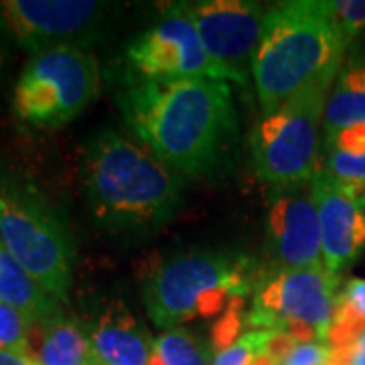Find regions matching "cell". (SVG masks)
<instances>
[{"instance_id": "6da1fadb", "label": "cell", "mask_w": 365, "mask_h": 365, "mask_svg": "<svg viewBox=\"0 0 365 365\" xmlns=\"http://www.w3.org/2000/svg\"><path fill=\"white\" fill-rule=\"evenodd\" d=\"M118 104L136 138L177 175L217 173L237 138L232 88L222 79L128 78Z\"/></svg>"}, {"instance_id": "7a4b0ae2", "label": "cell", "mask_w": 365, "mask_h": 365, "mask_svg": "<svg viewBox=\"0 0 365 365\" xmlns=\"http://www.w3.org/2000/svg\"><path fill=\"white\" fill-rule=\"evenodd\" d=\"M93 220L110 232L144 234L169 223L182 203L181 177L138 138L98 132L83 158Z\"/></svg>"}, {"instance_id": "3957f363", "label": "cell", "mask_w": 365, "mask_h": 365, "mask_svg": "<svg viewBox=\"0 0 365 365\" xmlns=\"http://www.w3.org/2000/svg\"><path fill=\"white\" fill-rule=\"evenodd\" d=\"M345 49L325 0H290L268 9L252 59L264 116L304 91L331 90Z\"/></svg>"}, {"instance_id": "277c9868", "label": "cell", "mask_w": 365, "mask_h": 365, "mask_svg": "<svg viewBox=\"0 0 365 365\" xmlns=\"http://www.w3.org/2000/svg\"><path fill=\"white\" fill-rule=\"evenodd\" d=\"M254 264L220 250L177 254L153 268L143 284L150 321L163 329H179L193 319L227 311L256 288Z\"/></svg>"}, {"instance_id": "5b68a950", "label": "cell", "mask_w": 365, "mask_h": 365, "mask_svg": "<svg viewBox=\"0 0 365 365\" xmlns=\"http://www.w3.org/2000/svg\"><path fill=\"white\" fill-rule=\"evenodd\" d=\"M0 244L45 292L63 302L73 274V240L43 197L0 179Z\"/></svg>"}, {"instance_id": "8992f818", "label": "cell", "mask_w": 365, "mask_h": 365, "mask_svg": "<svg viewBox=\"0 0 365 365\" xmlns=\"http://www.w3.org/2000/svg\"><path fill=\"white\" fill-rule=\"evenodd\" d=\"M339 282L325 266L268 274L256 284L246 325L300 343H329Z\"/></svg>"}, {"instance_id": "52a82bcc", "label": "cell", "mask_w": 365, "mask_h": 365, "mask_svg": "<svg viewBox=\"0 0 365 365\" xmlns=\"http://www.w3.org/2000/svg\"><path fill=\"white\" fill-rule=\"evenodd\" d=\"M98 88L100 67L90 51L57 47L37 53L16 81L14 114L37 128L63 126L93 102Z\"/></svg>"}, {"instance_id": "ba28073f", "label": "cell", "mask_w": 365, "mask_h": 365, "mask_svg": "<svg viewBox=\"0 0 365 365\" xmlns=\"http://www.w3.org/2000/svg\"><path fill=\"white\" fill-rule=\"evenodd\" d=\"M329 100L327 90L297 96L252 130L250 146L262 179L278 189L313 181L319 165V130Z\"/></svg>"}, {"instance_id": "9c48e42d", "label": "cell", "mask_w": 365, "mask_h": 365, "mask_svg": "<svg viewBox=\"0 0 365 365\" xmlns=\"http://www.w3.org/2000/svg\"><path fill=\"white\" fill-rule=\"evenodd\" d=\"M126 61L130 78H209L244 83L237 73L209 55L191 19L189 2L169 6L155 25L132 41L126 49Z\"/></svg>"}, {"instance_id": "30bf717a", "label": "cell", "mask_w": 365, "mask_h": 365, "mask_svg": "<svg viewBox=\"0 0 365 365\" xmlns=\"http://www.w3.org/2000/svg\"><path fill=\"white\" fill-rule=\"evenodd\" d=\"M112 9L88 0H4L0 16L33 55L57 47L86 49L108 23Z\"/></svg>"}, {"instance_id": "8fae6325", "label": "cell", "mask_w": 365, "mask_h": 365, "mask_svg": "<svg viewBox=\"0 0 365 365\" xmlns=\"http://www.w3.org/2000/svg\"><path fill=\"white\" fill-rule=\"evenodd\" d=\"M189 13L209 55L246 81L244 66L258 49L266 11L258 2L205 0L189 2Z\"/></svg>"}, {"instance_id": "7c38bea8", "label": "cell", "mask_w": 365, "mask_h": 365, "mask_svg": "<svg viewBox=\"0 0 365 365\" xmlns=\"http://www.w3.org/2000/svg\"><path fill=\"white\" fill-rule=\"evenodd\" d=\"M311 187L321 225L323 266L341 278L365 250V195L323 169L314 175Z\"/></svg>"}, {"instance_id": "4fadbf2b", "label": "cell", "mask_w": 365, "mask_h": 365, "mask_svg": "<svg viewBox=\"0 0 365 365\" xmlns=\"http://www.w3.org/2000/svg\"><path fill=\"white\" fill-rule=\"evenodd\" d=\"M268 252L278 270L323 266L321 225L311 182L278 189L268 211Z\"/></svg>"}, {"instance_id": "5bb4252c", "label": "cell", "mask_w": 365, "mask_h": 365, "mask_svg": "<svg viewBox=\"0 0 365 365\" xmlns=\"http://www.w3.org/2000/svg\"><path fill=\"white\" fill-rule=\"evenodd\" d=\"M93 365H150L155 341L136 317L122 304L110 302L90 329Z\"/></svg>"}, {"instance_id": "9a60e30c", "label": "cell", "mask_w": 365, "mask_h": 365, "mask_svg": "<svg viewBox=\"0 0 365 365\" xmlns=\"http://www.w3.org/2000/svg\"><path fill=\"white\" fill-rule=\"evenodd\" d=\"M35 343L29 353L37 365H93L90 333L63 317H55L33 327Z\"/></svg>"}, {"instance_id": "2e32d148", "label": "cell", "mask_w": 365, "mask_h": 365, "mask_svg": "<svg viewBox=\"0 0 365 365\" xmlns=\"http://www.w3.org/2000/svg\"><path fill=\"white\" fill-rule=\"evenodd\" d=\"M0 302L11 307L33 325L59 317V302L51 299L45 288L14 260L0 244Z\"/></svg>"}, {"instance_id": "e0dca14e", "label": "cell", "mask_w": 365, "mask_h": 365, "mask_svg": "<svg viewBox=\"0 0 365 365\" xmlns=\"http://www.w3.org/2000/svg\"><path fill=\"white\" fill-rule=\"evenodd\" d=\"M365 122V61L351 59L341 67L335 86L327 100L323 132L325 140L343 128Z\"/></svg>"}, {"instance_id": "ac0fdd59", "label": "cell", "mask_w": 365, "mask_h": 365, "mask_svg": "<svg viewBox=\"0 0 365 365\" xmlns=\"http://www.w3.org/2000/svg\"><path fill=\"white\" fill-rule=\"evenodd\" d=\"M150 365H209L201 341L185 329H169L155 341Z\"/></svg>"}, {"instance_id": "d6986e66", "label": "cell", "mask_w": 365, "mask_h": 365, "mask_svg": "<svg viewBox=\"0 0 365 365\" xmlns=\"http://www.w3.org/2000/svg\"><path fill=\"white\" fill-rule=\"evenodd\" d=\"M33 323L25 314L0 302V349L4 351L29 353Z\"/></svg>"}, {"instance_id": "ffe728a7", "label": "cell", "mask_w": 365, "mask_h": 365, "mask_svg": "<svg viewBox=\"0 0 365 365\" xmlns=\"http://www.w3.org/2000/svg\"><path fill=\"white\" fill-rule=\"evenodd\" d=\"M327 170L343 185L355 189L357 193L365 195V155H345L337 150H329Z\"/></svg>"}, {"instance_id": "44dd1931", "label": "cell", "mask_w": 365, "mask_h": 365, "mask_svg": "<svg viewBox=\"0 0 365 365\" xmlns=\"http://www.w3.org/2000/svg\"><path fill=\"white\" fill-rule=\"evenodd\" d=\"M329 9L341 37L349 45L365 29V0H335L329 2Z\"/></svg>"}, {"instance_id": "7402d4cb", "label": "cell", "mask_w": 365, "mask_h": 365, "mask_svg": "<svg viewBox=\"0 0 365 365\" xmlns=\"http://www.w3.org/2000/svg\"><path fill=\"white\" fill-rule=\"evenodd\" d=\"M337 309L365 323V278H349L337 297Z\"/></svg>"}, {"instance_id": "603a6c76", "label": "cell", "mask_w": 365, "mask_h": 365, "mask_svg": "<svg viewBox=\"0 0 365 365\" xmlns=\"http://www.w3.org/2000/svg\"><path fill=\"white\" fill-rule=\"evenodd\" d=\"M325 146L345 155H365V122L339 130L335 136L327 138Z\"/></svg>"}, {"instance_id": "cb8c5ba5", "label": "cell", "mask_w": 365, "mask_h": 365, "mask_svg": "<svg viewBox=\"0 0 365 365\" xmlns=\"http://www.w3.org/2000/svg\"><path fill=\"white\" fill-rule=\"evenodd\" d=\"M335 351V365H365V327Z\"/></svg>"}, {"instance_id": "d4e9b609", "label": "cell", "mask_w": 365, "mask_h": 365, "mask_svg": "<svg viewBox=\"0 0 365 365\" xmlns=\"http://www.w3.org/2000/svg\"><path fill=\"white\" fill-rule=\"evenodd\" d=\"M0 365H37L31 353H16L0 349Z\"/></svg>"}, {"instance_id": "484cf974", "label": "cell", "mask_w": 365, "mask_h": 365, "mask_svg": "<svg viewBox=\"0 0 365 365\" xmlns=\"http://www.w3.org/2000/svg\"><path fill=\"white\" fill-rule=\"evenodd\" d=\"M9 37H13V35H11L6 23L2 21V16H0V76H2L6 59H9Z\"/></svg>"}]
</instances>
